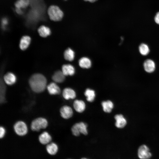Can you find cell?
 <instances>
[{
  "label": "cell",
  "instance_id": "cell-1",
  "mask_svg": "<svg viewBox=\"0 0 159 159\" xmlns=\"http://www.w3.org/2000/svg\"><path fill=\"white\" fill-rule=\"evenodd\" d=\"M47 82L45 77L39 74H33L29 81L32 90L36 93H40L44 90L46 86Z\"/></svg>",
  "mask_w": 159,
  "mask_h": 159
},
{
  "label": "cell",
  "instance_id": "cell-2",
  "mask_svg": "<svg viewBox=\"0 0 159 159\" xmlns=\"http://www.w3.org/2000/svg\"><path fill=\"white\" fill-rule=\"evenodd\" d=\"M47 14L50 19L54 21H60L64 16L62 10L59 6L55 5H51L48 8Z\"/></svg>",
  "mask_w": 159,
  "mask_h": 159
},
{
  "label": "cell",
  "instance_id": "cell-3",
  "mask_svg": "<svg viewBox=\"0 0 159 159\" xmlns=\"http://www.w3.org/2000/svg\"><path fill=\"white\" fill-rule=\"evenodd\" d=\"M48 125V122L44 118L39 117L34 120L31 124V128L34 131H39L45 128Z\"/></svg>",
  "mask_w": 159,
  "mask_h": 159
},
{
  "label": "cell",
  "instance_id": "cell-4",
  "mask_svg": "<svg viewBox=\"0 0 159 159\" xmlns=\"http://www.w3.org/2000/svg\"><path fill=\"white\" fill-rule=\"evenodd\" d=\"M87 127V124L84 122L76 123L72 128V133L75 136H79L80 133L86 135L88 133Z\"/></svg>",
  "mask_w": 159,
  "mask_h": 159
},
{
  "label": "cell",
  "instance_id": "cell-5",
  "mask_svg": "<svg viewBox=\"0 0 159 159\" xmlns=\"http://www.w3.org/2000/svg\"><path fill=\"white\" fill-rule=\"evenodd\" d=\"M14 129L16 133L21 136L25 135L28 132L26 124L24 122L21 121H18L15 124Z\"/></svg>",
  "mask_w": 159,
  "mask_h": 159
},
{
  "label": "cell",
  "instance_id": "cell-6",
  "mask_svg": "<svg viewBox=\"0 0 159 159\" xmlns=\"http://www.w3.org/2000/svg\"><path fill=\"white\" fill-rule=\"evenodd\" d=\"M138 155L140 159H149L152 156L149 148L145 145H142L139 147Z\"/></svg>",
  "mask_w": 159,
  "mask_h": 159
},
{
  "label": "cell",
  "instance_id": "cell-7",
  "mask_svg": "<svg viewBox=\"0 0 159 159\" xmlns=\"http://www.w3.org/2000/svg\"><path fill=\"white\" fill-rule=\"evenodd\" d=\"M60 112L62 117L65 119H68L71 117L73 114L72 108L67 105L62 107L60 109Z\"/></svg>",
  "mask_w": 159,
  "mask_h": 159
},
{
  "label": "cell",
  "instance_id": "cell-8",
  "mask_svg": "<svg viewBox=\"0 0 159 159\" xmlns=\"http://www.w3.org/2000/svg\"><path fill=\"white\" fill-rule=\"evenodd\" d=\"M114 118L115 120V125L117 128H123L127 124V120L122 115H115Z\"/></svg>",
  "mask_w": 159,
  "mask_h": 159
},
{
  "label": "cell",
  "instance_id": "cell-9",
  "mask_svg": "<svg viewBox=\"0 0 159 159\" xmlns=\"http://www.w3.org/2000/svg\"><path fill=\"white\" fill-rule=\"evenodd\" d=\"M143 67L145 70L146 72L151 73L155 71V64L153 60L148 59L144 62Z\"/></svg>",
  "mask_w": 159,
  "mask_h": 159
},
{
  "label": "cell",
  "instance_id": "cell-10",
  "mask_svg": "<svg viewBox=\"0 0 159 159\" xmlns=\"http://www.w3.org/2000/svg\"><path fill=\"white\" fill-rule=\"evenodd\" d=\"M37 32L40 36L43 37H47L51 33L50 28L44 25L40 26L37 29Z\"/></svg>",
  "mask_w": 159,
  "mask_h": 159
},
{
  "label": "cell",
  "instance_id": "cell-11",
  "mask_svg": "<svg viewBox=\"0 0 159 159\" xmlns=\"http://www.w3.org/2000/svg\"><path fill=\"white\" fill-rule=\"evenodd\" d=\"M62 95L66 100L74 99L76 97V94L75 91L69 88L64 89L62 92Z\"/></svg>",
  "mask_w": 159,
  "mask_h": 159
},
{
  "label": "cell",
  "instance_id": "cell-12",
  "mask_svg": "<svg viewBox=\"0 0 159 159\" xmlns=\"http://www.w3.org/2000/svg\"><path fill=\"white\" fill-rule=\"evenodd\" d=\"M49 93L51 95L59 94L61 92L59 87L54 82L50 83L47 86Z\"/></svg>",
  "mask_w": 159,
  "mask_h": 159
},
{
  "label": "cell",
  "instance_id": "cell-13",
  "mask_svg": "<svg viewBox=\"0 0 159 159\" xmlns=\"http://www.w3.org/2000/svg\"><path fill=\"white\" fill-rule=\"evenodd\" d=\"M73 105L75 110L79 113L83 112L85 109V103L82 100H75L74 102Z\"/></svg>",
  "mask_w": 159,
  "mask_h": 159
},
{
  "label": "cell",
  "instance_id": "cell-14",
  "mask_svg": "<svg viewBox=\"0 0 159 159\" xmlns=\"http://www.w3.org/2000/svg\"><path fill=\"white\" fill-rule=\"evenodd\" d=\"M39 140L41 144L44 145L48 144L51 141L52 137L48 132H44L39 135Z\"/></svg>",
  "mask_w": 159,
  "mask_h": 159
},
{
  "label": "cell",
  "instance_id": "cell-15",
  "mask_svg": "<svg viewBox=\"0 0 159 159\" xmlns=\"http://www.w3.org/2000/svg\"><path fill=\"white\" fill-rule=\"evenodd\" d=\"M62 72L65 76H72L74 73L75 69L74 67L71 64H64L62 67Z\"/></svg>",
  "mask_w": 159,
  "mask_h": 159
},
{
  "label": "cell",
  "instance_id": "cell-16",
  "mask_svg": "<svg viewBox=\"0 0 159 159\" xmlns=\"http://www.w3.org/2000/svg\"><path fill=\"white\" fill-rule=\"evenodd\" d=\"M31 39L30 37L25 35L23 36L21 39L19 47L22 50L26 49L29 45Z\"/></svg>",
  "mask_w": 159,
  "mask_h": 159
},
{
  "label": "cell",
  "instance_id": "cell-17",
  "mask_svg": "<svg viewBox=\"0 0 159 159\" xmlns=\"http://www.w3.org/2000/svg\"><path fill=\"white\" fill-rule=\"evenodd\" d=\"M4 79L5 82L9 85H13L16 81V76L13 73L11 72L6 73L4 76Z\"/></svg>",
  "mask_w": 159,
  "mask_h": 159
},
{
  "label": "cell",
  "instance_id": "cell-18",
  "mask_svg": "<svg viewBox=\"0 0 159 159\" xmlns=\"http://www.w3.org/2000/svg\"><path fill=\"white\" fill-rule=\"evenodd\" d=\"M101 105L103 111L107 113L110 112L114 107L113 102L109 100L102 102Z\"/></svg>",
  "mask_w": 159,
  "mask_h": 159
},
{
  "label": "cell",
  "instance_id": "cell-19",
  "mask_svg": "<svg viewBox=\"0 0 159 159\" xmlns=\"http://www.w3.org/2000/svg\"><path fill=\"white\" fill-rule=\"evenodd\" d=\"M57 145L54 143H52L47 144L46 147V150L49 154L53 155H55L58 151Z\"/></svg>",
  "mask_w": 159,
  "mask_h": 159
},
{
  "label": "cell",
  "instance_id": "cell-20",
  "mask_svg": "<svg viewBox=\"0 0 159 159\" xmlns=\"http://www.w3.org/2000/svg\"><path fill=\"white\" fill-rule=\"evenodd\" d=\"M65 76L62 71H58L53 75L52 79L56 82L61 83L64 80Z\"/></svg>",
  "mask_w": 159,
  "mask_h": 159
},
{
  "label": "cell",
  "instance_id": "cell-21",
  "mask_svg": "<svg viewBox=\"0 0 159 159\" xmlns=\"http://www.w3.org/2000/svg\"><path fill=\"white\" fill-rule=\"evenodd\" d=\"M79 64L81 67L85 68H89L91 66V61L86 57L81 58L79 61Z\"/></svg>",
  "mask_w": 159,
  "mask_h": 159
},
{
  "label": "cell",
  "instance_id": "cell-22",
  "mask_svg": "<svg viewBox=\"0 0 159 159\" xmlns=\"http://www.w3.org/2000/svg\"><path fill=\"white\" fill-rule=\"evenodd\" d=\"M29 0H17L14 3V6L17 8L25 9L29 6Z\"/></svg>",
  "mask_w": 159,
  "mask_h": 159
},
{
  "label": "cell",
  "instance_id": "cell-23",
  "mask_svg": "<svg viewBox=\"0 0 159 159\" xmlns=\"http://www.w3.org/2000/svg\"><path fill=\"white\" fill-rule=\"evenodd\" d=\"M85 95L86 97L87 100L92 102L94 100L95 97V92L93 90L87 89L85 91Z\"/></svg>",
  "mask_w": 159,
  "mask_h": 159
},
{
  "label": "cell",
  "instance_id": "cell-24",
  "mask_svg": "<svg viewBox=\"0 0 159 159\" xmlns=\"http://www.w3.org/2000/svg\"><path fill=\"white\" fill-rule=\"evenodd\" d=\"M65 59L68 61H72L74 57V52L71 49L69 48L66 49L64 53Z\"/></svg>",
  "mask_w": 159,
  "mask_h": 159
},
{
  "label": "cell",
  "instance_id": "cell-25",
  "mask_svg": "<svg viewBox=\"0 0 159 159\" xmlns=\"http://www.w3.org/2000/svg\"><path fill=\"white\" fill-rule=\"evenodd\" d=\"M139 50L140 54L143 56L147 55L150 52V49L148 46L145 43H142L140 45Z\"/></svg>",
  "mask_w": 159,
  "mask_h": 159
},
{
  "label": "cell",
  "instance_id": "cell-26",
  "mask_svg": "<svg viewBox=\"0 0 159 159\" xmlns=\"http://www.w3.org/2000/svg\"><path fill=\"white\" fill-rule=\"evenodd\" d=\"M0 88V102L3 103L5 101V87L3 82H1Z\"/></svg>",
  "mask_w": 159,
  "mask_h": 159
},
{
  "label": "cell",
  "instance_id": "cell-27",
  "mask_svg": "<svg viewBox=\"0 0 159 159\" xmlns=\"http://www.w3.org/2000/svg\"><path fill=\"white\" fill-rule=\"evenodd\" d=\"M6 131L5 128L3 127H0V137L1 138H3L5 134Z\"/></svg>",
  "mask_w": 159,
  "mask_h": 159
},
{
  "label": "cell",
  "instance_id": "cell-28",
  "mask_svg": "<svg viewBox=\"0 0 159 159\" xmlns=\"http://www.w3.org/2000/svg\"><path fill=\"white\" fill-rule=\"evenodd\" d=\"M154 20L155 22L159 24V12H158L155 16Z\"/></svg>",
  "mask_w": 159,
  "mask_h": 159
},
{
  "label": "cell",
  "instance_id": "cell-29",
  "mask_svg": "<svg viewBox=\"0 0 159 159\" xmlns=\"http://www.w3.org/2000/svg\"><path fill=\"white\" fill-rule=\"evenodd\" d=\"M85 1H88L90 2H94L97 0H84Z\"/></svg>",
  "mask_w": 159,
  "mask_h": 159
},
{
  "label": "cell",
  "instance_id": "cell-30",
  "mask_svg": "<svg viewBox=\"0 0 159 159\" xmlns=\"http://www.w3.org/2000/svg\"><path fill=\"white\" fill-rule=\"evenodd\" d=\"M81 159H88L86 158H81Z\"/></svg>",
  "mask_w": 159,
  "mask_h": 159
},
{
  "label": "cell",
  "instance_id": "cell-31",
  "mask_svg": "<svg viewBox=\"0 0 159 159\" xmlns=\"http://www.w3.org/2000/svg\"><path fill=\"white\" fill-rule=\"evenodd\" d=\"M64 0V1H67V0Z\"/></svg>",
  "mask_w": 159,
  "mask_h": 159
}]
</instances>
